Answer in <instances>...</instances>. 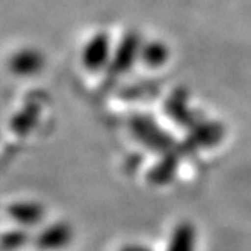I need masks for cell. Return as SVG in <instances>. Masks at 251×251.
Instances as JSON below:
<instances>
[{"instance_id": "8", "label": "cell", "mask_w": 251, "mask_h": 251, "mask_svg": "<svg viewBox=\"0 0 251 251\" xmlns=\"http://www.w3.org/2000/svg\"><path fill=\"white\" fill-rule=\"evenodd\" d=\"M6 215L12 223L29 228L38 226L44 220L46 207L43 203L35 200H19L6 206Z\"/></svg>"}, {"instance_id": "1", "label": "cell", "mask_w": 251, "mask_h": 251, "mask_svg": "<svg viewBox=\"0 0 251 251\" xmlns=\"http://www.w3.org/2000/svg\"><path fill=\"white\" fill-rule=\"evenodd\" d=\"M129 129L133 138L147 150L162 154L173 150L178 142L150 114L136 112L129 118Z\"/></svg>"}, {"instance_id": "11", "label": "cell", "mask_w": 251, "mask_h": 251, "mask_svg": "<svg viewBox=\"0 0 251 251\" xmlns=\"http://www.w3.org/2000/svg\"><path fill=\"white\" fill-rule=\"evenodd\" d=\"M40 118H41V106L38 103H27L11 117L9 129L17 136H26L37 127Z\"/></svg>"}, {"instance_id": "3", "label": "cell", "mask_w": 251, "mask_h": 251, "mask_svg": "<svg viewBox=\"0 0 251 251\" xmlns=\"http://www.w3.org/2000/svg\"><path fill=\"white\" fill-rule=\"evenodd\" d=\"M142 44H144V40L138 30L126 32L114 49L111 64L107 67L109 75L117 77L129 73L135 62L139 61Z\"/></svg>"}, {"instance_id": "2", "label": "cell", "mask_w": 251, "mask_h": 251, "mask_svg": "<svg viewBox=\"0 0 251 251\" xmlns=\"http://www.w3.org/2000/svg\"><path fill=\"white\" fill-rule=\"evenodd\" d=\"M226 136V126L218 120L204 118L194 127L188 129L186 136L180 144H177V150L185 157L186 154L195 153L201 149H210L218 146Z\"/></svg>"}, {"instance_id": "4", "label": "cell", "mask_w": 251, "mask_h": 251, "mask_svg": "<svg viewBox=\"0 0 251 251\" xmlns=\"http://www.w3.org/2000/svg\"><path fill=\"white\" fill-rule=\"evenodd\" d=\"M164 112L173 123L185 129L194 127L195 124L206 118L200 111L189 107V89L182 85L176 86L167 96L164 101Z\"/></svg>"}, {"instance_id": "10", "label": "cell", "mask_w": 251, "mask_h": 251, "mask_svg": "<svg viewBox=\"0 0 251 251\" xmlns=\"http://www.w3.org/2000/svg\"><path fill=\"white\" fill-rule=\"evenodd\" d=\"M197 239L199 233L195 224L182 220L173 227L165 251H197Z\"/></svg>"}, {"instance_id": "6", "label": "cell", "mask_w": 251, "mask_h": 251, "mask_svg": "<svg viewBox=\"0 0 251 251\" xmlns=\"http://www.w3.org/2000/svg\"><path fill=\"white\" fill-rule=\"evenodd\" d=\"M73 238L75 228L68 221H53L32 238V244L40 251H59L73 242Z\"/></svg>"}, {"instance_id": "14", "label": "cell", "mask_w": 251, "mask_h": 251, "mask_svg": "<svg viewBox=\"0 0 251 251\" xmlns=\"http://www.w3.org/2000/svg\"><path fill=\"white\" fill-rule=\"evenodd\" d=\"M118 251H154V250L147 247V245H144V244L130 242V244H124L123 247H120Z\"/></svg>"}, {"instance_id": "9", "label": "cell", "mask_w": 251, "mask_h": 251, "mask_svg": "<svg viewBox=\"0 0 251 251\" xmlns=\"http://www.w3.org/2000/svg\"><path fill=\"white\" fill-rule=\"evenodd\" d=\"M183 156L177 150V146L173 150L162 153L157 162L149 170L147 180L154 186H165L171 183L178 171V165H180Z\"/></svg>"}, {"instance_id": "7", "label": "cell", "mask_w": 251, "mask_h": 251, "mask_svg": "<svg viewBox=\"0 0 251 251\" xmlns=\"http://www.w3.org/2000/svg\"><path fill=\"white\" fill-rule=\"evenodd\" d=\"M46 65V58L38 49L33 47H23L11 55L8 61L9 71L15 76H35L43 71Z\"/></svg>"}, {"instance_id": "12", "label": "cell", "mask_w": 251, "mask_h": 251, "mask_svg": "<svg viewBox=\"0 0 251 251\" xmlns=\"http://www.w3.org/2000/svg\"><path fill=\"white\" fill-rule=\"evenodd\" d=\"M170 59V47L160 40H149L144 41L141 49L139 61L150 68L162 67Z\"/></svg>"}, {"instance_id": "5", "label": "cell", "mask_w": 251, "mask_h": 251, "mask_svg": "<svg viewBox=\"0 0 251 251\" xmlns=\"http://www.w3.org/2000/svg\"><path fill=\"white\" fill-rule=\"evenodd\" d=\"M112 53L114 49L111 37L104 30H100L94 33L83 46L80 53V61L83 68L89 71V73H100V71L109 67Z\"/></svg>"}, {"instance_id": "13", "label": "cell", "mask_w": 251, "mask_h": 251, "mask_svg": "<svg viewBox=\"0 0 251 251\" xmlns=\"http://www.w3.org/2000/svg\"><path fill=\"white\" fill-rule=\"evenodd\" d=\"M30 233L26 227H15L11 230H6L2 236V250L3 251H19L26 244L32 242Z\"/></svg>"}]
</instances>
